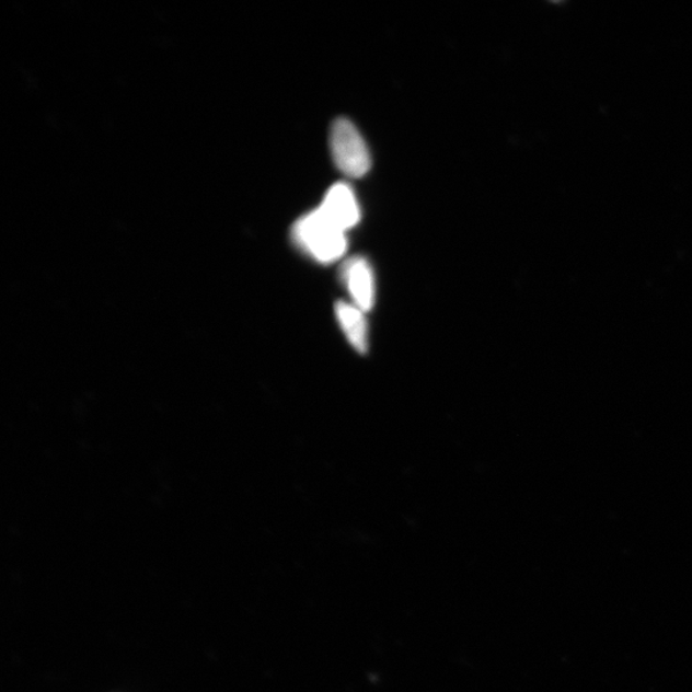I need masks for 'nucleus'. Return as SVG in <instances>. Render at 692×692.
I'll return each instance as SVG.
<instances>
[{"instance_id":"7ed1b4c3","label":"nucleus","mask_w":692,"mask_h":692,"mask_svg":"<svg viewBox=\"0 0 692 692\" xmlns=\"http://www.w3.org/2000/svg\"><path fill=\"white\" fill-rule=\"evenodd\" d=\"M319 209L345 232L355 228L360 217L355 192L343 183L330 187Z\"/></svg>"},{"instance_id":"39448f33","label":"nucleus","mask_w":692,"mask_h":692,"mask_svg":"<svg viewBox=\"0 0 692 692\" xmlns=\"http://www.w3.org/2000/svg\"><path fill=\"white\" fill-rule=\"evenodd\" d=\"M335 312L346 338L358 351L365 353L368 348V326L365 312L355 304L344 302L336 304Z\"/></svg>"},{"instance_id":"f257e3e1","label":"nucleus","mask_w":692,"mask_h":692,"mask_svg":"<svg viewBox=\"0 0 692 692\" xmlns=\"http://www.w3.org/2000/svg\"><path fill=\"white\" fill-rule=\"evenodd\" d=\"M346 232L314 209L292 226L291 238L300 251L320 263L341 260L346 251Z\"/></svg>"},{"instance_id":"f03ea898","label":"nucleus","mask_w":692,"mask_h":692,"mask_svg":"<svg viewBox=\"0 0 692 692\" xmlns=\"http://www.w3.org/2000/svg\"><path fill=\"white\" fill-rule=\"evenodd\" d=\"M330 148L336 168L350 177L365 176L371 168V155L357 127L338 118L331 127Z\"/></svg>"},{"instance_id":"20e7f679","label":"nucleus","mask_w":692,"mask_h":692,"mask_svg":"<svg viewBox=\"0 0 692 692\" xmlns=\"http://www.w3.org/2000/svg\"><path fill=\"white\" fill-rule=\"evenodd\" d=\"M342 277L355 305L364 312L372 310L376 285L370 263L362 257L351 258L343 266Z\"/></svg>"}]
</instances>
